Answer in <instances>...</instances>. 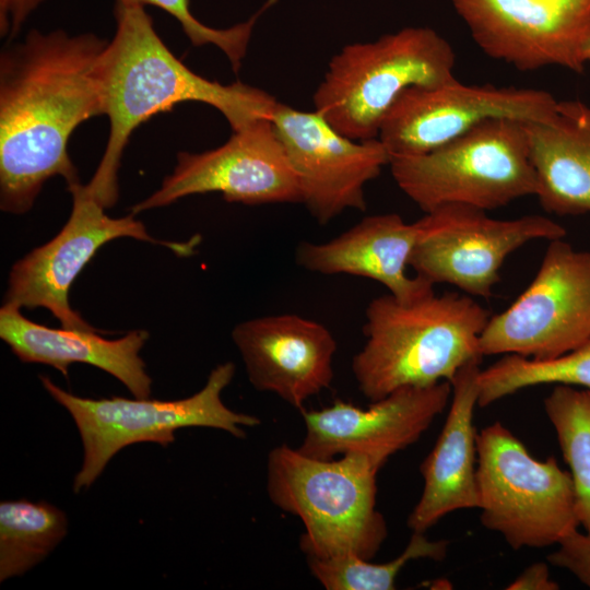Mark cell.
Listing matches in <instances>:
<instances>
[{
	"mask_svg": "<svg viewBox=\"0 0 590 590\" xmlns=\"http://www.w3.org/2000/svg\"><path fill=\"white\" fill-rule=\"evenodd\" d=\"M108 39L86 32L31 30L0 54V208L30 211L44 184L80 182L68 144L84 121L102 115L96 75Z\"/></svg>",
	"mask_w": 590,
	"mask_h": 590,
	"instance_id": "cell-1",
	"label": "cell"
},
{
	"mask_svg": "<svg viewBox=\"0 0 590 590\" xmlns=\"http://www.w3.org/2000/svg\"><path fill=\"white\" fill-rule=\"evenodd\" d=\"M116 30L97 66L102 115L109 133L86 189L105 208L119 197L118 173L132 132L154 115L198 102L217 109L233 131L271 118L278 101L243 82L222 84L193 72L158 36L144 7L115 2Z\"/></svg>",
	"mask_w": 590,
	"mask_h": 590,
	"instance_id": "cell-2",
	"label": "cell"
},
{
	"mask_svg": "<svg viewBox=\"0 0 590 590\" xmlns=\"http://www.w3.org/2000/svg\"><path fill=\"white\" fill-rule=\"evenodd\" d=\"M491 315L472 296L435 292L412 303L389 293L366 307V341L352 373L370 402L405 387L449 381L467 363L481 359L479 342Z\"/></svg>",
	"mask_w": 590,
	"mask_h": 590,
	"instance_id": "cell-3",
	"label": "cell"
},
{
	"mask_svg": "<svg viewBox=\"0 0 590 590\" xmlns=\"http://www.w3.org/2000/svg\"><path fill=\"white\" fill-rule=\"evenodd\" d=\"M381 467L359 453L316 459L280 445L267 460V492L283 511L298 517L299 545L307 558L357 556L371 559L388 529L376 507Z\"/></svg>",
	"mask_w": 590,
	"mask_h": 590,
	"instance_id": "cell-4",
	"label": "cell"
},
{
	"mask_svg": "<svg viewBox=\"0 0 590 590\" xmlns=\"http://www.w3.org/2000/svg\"><path fill=\"white\" fill-rule=\"evenodd\" d=\"M451 45L429 27H405L334 55L316 88L315 110L354 140L378 138L386 115L408 87L456 79Z\"/></svg>",
	"mask_w": 590,
	"mask_h": 590,
	"instance_id": "cell-5",
	"label": "cell"
},
{
	"mask_svg": "<svg viewBox=\"0 0 590 590\" xmlns=\"http://www.w3.org/2000/svg\"><path fill=\"white\" fill-rule=\"evenodd\" d=\"M389 166L424 213L453 203L491 211L538 190L524 123L511 118L486 119L427 153L390 157Z\"/></svg>",
	"mask_w": 590,
	"mask_h": 590,
	"instance_id": "cell-6",
	"label": "cell"
},
{
	"mask_svg": "<svg viewBox=\"0 0 590 590\" xmlns=\"http://www.w3.org/2000/svg\"><path fill=\"white\" fill-rule=\"evenodd\" d=\"M235 370L232 362L220 364L211 370L201 390L172 401L82 398L40 375L42 385L71 414L81 436L83 463L74 477V493L87 489L122 448L137 442H156L166 447L174 442L175 432L179 428L211 427L245 438L244 427L259 425V417L231 410L221 398Z\"/></svg>",
	"mask_w": 590,
	"mask_h": 590,
	"instance_id": "cell-7",
	"label": "cell"
},
{
	"mask_svg": "<svg viewBox=\"0 0 590 590\" xmlns=\"http://www.w3.org/2000/svg\"><path fill=\"white\" fill-rule=\"evenodd\" d=\"M482 524L514 548L557 545L579 526L576 488L555 458H533L500 422L476 437Z\"/></svg>",
	"mask_w": 590,
	"mask_h": 590,
	"instance_id": "cell-8",
	"label": "cell"
},
{
	"mask_svg": "<svg viewBox=\"0 0 590 590\" xmlns=\"http://www.w3.org/2000/svg\"><path fill=\"white\" fill-rule=\"evenodd\" d=\"M590 339V250L548 241L540 268L518 298L489 318L479 342L485 355L544 361Z\"/></svg>",
	"mask_w": 590,
	"mask_h": 590,
	"instance_id": "cell-9",
	"label": "cell"
},
{
	"mask_svg": "<svg viewBox=\"0 0 590 590\" xmlns=\"http://www.w3.org/2000/svg\"><path fill=\"white\" fill-rule=\"evenodd\" d=\"M487 211L445 204L416 221L410 267L432 284H451L464 294L489 298L509 255L526 244L564 238L566 229L543 215L497 220Z\"/></svg>",
	"mask_w": 590,
	"mask_h": 590,
	"instance_id": "cell-10",
	"label": "cell"
},
{
	"mask_svg": "<svg viewBox=\"0 0 590 590\" xmlns=\"http://www.w3.org/2000/svg\"><path fill=\"white\" fill-rule=\"evenodd\" d=\"M67 190L72 197V210L67 223L52 239L12 266L3 304L28 309L44 307L63 328L97 330L70 307L69 290L102 246L116 238L131 237L165 246L178 256H187L196 243L156 239L132 213L110 217L81 182Z\"/></svg>",
	"mask_w": 590,
	"mask_h": 590,
	"instance_id": "cell-11",
	"label": "cell"
},
{
	"mask_svg": "<svg viewBox=\"0 0 590 590\" xmlns=\"http://www.w3.org/2000/svg\"><path fill=\"white\" fill-rule=\"evenodd\" d=\"M222 193L246 205L300 202L295 173L271 118L233 131L222 145L200 153L178 152L173 172L132 214L163 208L192 194Z\"/></svg>",
	"mask_w": 590,
	"mask_h": 590,
	"instance_id": "cell-12",
	"label": "cell"
},
{
	"mask_svg": "<svg viewBox=\"0 0 590 590\" xmlns=\"http://www.w3.org/2000/svg\"><path fill=\"white\" fill-rule=\"evenodd\" d=\"M558 101L547 91L468 85L453 79L405 88L380 127L390 157L427 153L492 118L548 121Z\"/></svg>",
	"mask_w": 590,
	"mask_h": 590,
	"instance_id": "cell-13",
	"label": "cell"
},
{
	"mask_svg": "<svg viewBox=\"0 0 590 590\" xmlns=\"http://www.w3.org/2000/svg\"><path fill=\"white\" fill-rule=\"evenodd\" d=\"M271 121L297 178L300 202L318 224L346 210H366L365 186L390 162L378 138H347L316 110L279 102Z\"/></svg>",
	"mask_w": 590,
	"mask_h": 590,
	"instance_id": "cell-14",
	"label": "cell"
},
{
	"mask_svg": "<svg viewBox=\"0 0 590 590\" xmlns=\"http://www.w3.org/2000/svg\"><path fill=\"white\" fill-rule=\"evenodd\" d=\"M488 57L521 71L562 67L585 71L590 0H451Z\"/></svg>",
	"mask_w": 590,
	"mask_h": 590,
	"instance_id": "cell-15",
	"label": "cell"
},
{
	"mask_svg": "<svg viewBox=\"0 0 590 590\" xmlns=\"http://www.w3.org/2000/svg\"><path fill=\"white\" fill-rule=\"evenodd\" d=\"M451 399V384L405 387L363 409L341 400L320 410H305L306 433L297 448L316 459L359 453L382 467L428 429Z\"/></svg>",
	"mask_w": 590,
	"mask_h": 590,
	"instance_id": "cell-16",
	"label": "cell"
},
{
	"mask_svg": "<svg viewBox=\"0 0 590 590\" xmlns=\"http://www.w3.org/2000/svg\"><path fill=\"white\" fill-rule=\"evenodd\" d=\"M232 339L252 387L299 411L331 386L338 345L318 321L295 314L252 318L236 324Z\"/></svg>",
	"mask_w": 590,
	"mask_h": 590,
	"instance_id": "cell-17",
	"label": "cell"
},
{
	"mask_svg": "<svg viewBox=\"0 0 590 590\" xmlns=\"http://www.w3.org/2000/svg\"><path fill=\"white\" fill-rule=\"evenodd\" d=\"M416 235V222L397 213L368 215L330 240L302 241L295 260L310 272L374 280L398 300L412 303L434 292L427 280L406 274Z\"/></svg>",
	"mask_w": 590,
	"mask_h": 590,
	"instance_id": "cell-18",
	"label": "cell"
},
{
	"mask_svg": "<svg viewBox=\"0 0 590 590\" xmlns=\"http://www.w3.org/2000/svg\"><path fill=\"white\" fill-rule=\"evenodd\" d=\"M481 359L463 365L451 384L446 422L421 465L422 495L408 518V527L425 532L448 514L479 507L477 448L474 409Z\"/></svg>",
	"mask_w": 590,
	"mask_h": 590,
	"instance_id": "cell-19",
	"label": "cell"
},
{
	"mask_svg": "<svg viewBox=\"0 0 590 590\" xmlns=\"http://www.w3.org/2000/svg\"><path fill=\"white\" fill-rule=\"evenodd\" d=\"M21 308L3 304L0 338L23 363H39L59 370L66 378L73 363L105 370L135 398H150L152 379L139 353L149 339L145 330H132L108 340L99 330L56 329L27 319Z\"/></svg>",
	"mask_w": 590,
	"mask_h": 590,
	"instance_id": "cell-20",
	"label": "cell"
},
{
	"mask_svg": "<svg viewBox=\"0 0 590 590\" xmlns=\"http://www.w3.org/2000/svg\"><path fill=\"white\" fill-rule=\"evenodd\" d=\"M523 123L542 208L560 216L590 214V105L558 101L548 121Z\"/></svg>",
	"mask_w": 590,
	"mask_h": 590,
	"instance_id": "cell-21",
	"label": "cell"
},
{
	"mask_svg": "<svg viewBox=\"0 0 590 590\" xmlns=\"http://www.w3.org/2000/svg\"><path fill=\"white\" fill-rule=\"evenodd\" d=\"M68 530L66 514L46 502L0 504V581L19 577L43 562Z\"/></svg>",
	"mask_w": 590,
	"mask_h": 590,
	"instance_id": "cell-22",
	"label": "cell"
},
{
	"mask_svg": "<svg viewBox=\"0 0 590 590\" xmlns=\"http://www.w3.org/2000/svg\"><path fill=\"white\" fill-rule=\"evenodd\" d=\"M540 385H566L590 389V339L552 359H531L506 354L480 370L477 405L488 406L522 389Z\"/></svg>",
	"mask_w": 590,
	"mask_h": 590,
	"instance_id": "cell-23",
	"label": "cell"
},
{
	"mask_svg": "<svg viewBox=\"0 0 590 590\" xmlns=\"http://www.w3.org/2000/svg\"><path fill=\"white\" fill-rule=\"evenodd\" d=\"M544 411L569 467L580 526L590 531V389L555 385Z\"/></svg>",
	"mask_w": 590,
	"mask_h": 590,
	"instance_id": "cell-24",
	"label": "cell"
},
{
	"mask_svg": "<svg viewBox=\"0 0 590 590\" xmlns=\"http://www.w3.org/2000/svg\"><path fill=\"white\" fill-rule=\"evenodd\" d=\"M448 546L446 540H430L425 532L413 531L403 552L387 563H370L357 556L307 558V562L314 578L327 590H392L399 573L409 562L442 560Z\"/></svg>",
	"mask_w": 590,
	"mask_h": 590,
	"instance_id": "cell-25",
	"label": "cell"
},
{
	"mask_svg": "<svg viewBox=\"0 0 590 590\" xmlns=\"http://www.w3.org/2000/svg\"><path fill=\"white\" fill-rule=\"evenodd\" d=\"M125 4L154 5L172 15L196 46L214 45L227 57L235 72L241 68L259 13L249 20L227 28H214L203 24L190 11L189 0H115Z\"/></svg>",
	"mask_w": 590,
	"mask_h": 590,
	"instance_id": "cell-26",
	"label": "cell"
},
{
	"mask_svg": "<svg viewBox=\"0 0 590 590\" xmlns=\"http://www.w3.org/2000/svg\"><path fill=\"white\" fill-rule=\"evenodd\" d=\"M547 560L569 571L590 588V531L580 532L577 529L564 538Z\"/></svg>",
	"mask_w": 590,
	"mask_h": 590,
	"instance_id": "cell-27",
	"label": "cell"
},
{
	"mask_svg": "<svg viewBox=\"0 0 590 590\" xmlns=\"http://www.w3.org/2000/svg\"><path fill=\"white\" fill-rule=\"evenodd\" d=\"M46 0H0V35L14 39L31 15Z\"/></svg>",
	"mask_w": 590,
	"mask_h": 590,
	"instance_id": "cell-28",
	"label": "cell"
},
{
	"mask_svg": "<svg viewBox=\"0 0 590 590\" xmlns=\"http://www.w3.org/2000/svg\"><path fill=\"white\" fill-rule=\"evenodd\" d=\"M508 590H557L558 583L552 579L545 563H534L527 567L507 587Z\"/></svg>",
	"mask_w": 590,
	"mask_h": 590,
	"instance_id": "cell-29",
	"label": "cell"
},
{
	"mask_svg": "<svg viewBox=\"0 0 590 590\" xmlns=\"http://www.w3.org/2000/svg\"><path fill=\"white\" fill-rule=\"evenodd\" d=\"M586 60L587 62H590V42L587 45L586 51H585Z\"/></svg>",
	"mask_w": 590,
	"mask_h": 590,
	"instance_id": "cell-30",
	"label": "cell"
},
{
	"mask_svg": "<svg viewBox=\"0 0 590 590\" xmlns=\"http://www.w3.org/2000/svg\"><path fill=\"white\" fill-rule=\"evenodd\" d=\"M586 531V530H585Z\"/></svg>",
	"mask_w": 590,
	"mask_h": 590,
	"instance_id": "cell-31",
	"label": "cell"
}]
</instances>
